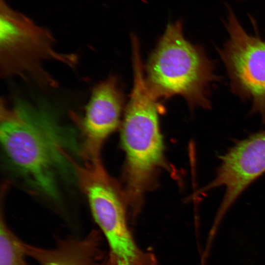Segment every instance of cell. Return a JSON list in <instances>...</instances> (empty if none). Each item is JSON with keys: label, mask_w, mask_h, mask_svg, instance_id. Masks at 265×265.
<instances>
[{"label": "cell", "mask_w": 265, "mask_h": 265, "mask_svg": "<svg viewBox=\"0 0 265 265\" xmlns=\"http://www.w3.org/2000/svg\"><path fill=\"white\" fill-rule=\"evenodd\" d=\"M124 106L118 78L110 76L93 88L83 115L70 112L82 136V155L99 157L103 142L119 125Z\"/></svg>", "instance_id": "cell-8"}, {"label": "cell", "mask_w": 265, "mask_h": 265, "mask_svg": "<svg viewBox=\"0 0 265 265\" xmlns=\"http://www.w3.org/2000/svg\"><path fill=\"white\" fill-rule=\"evenodd\" d=\"M145 69L147 84L158 99L178 95L190 108L211 107L218 77L204 50L185 37L181 21L168 24Z\"/></svg>", "instance_id": "cell-2"}, {"label": "cell", "mask_w": 265, "mask_h": 265, "mask_svg": "<svg viewBox=\"0 0 265 265\" xmlns=\"http://www.w3.org/2000/svg\"><path fill=\"white\" fill-rule=\"evenodd\" d=\"M101 237L92 231L85 238L59 240L51 249L25 243L27 255L40 265H108L101 246Z\"/></svg>", "instance_id": "cell-9"}, {"label": "cell", "mask_w": 265, "mask_h": 265, "mask_svg": "<svg viewBox=\"0 0 265 265\" xmlns=\"http://www.w3.org/2000/svg\"><path fill=\"white\" fill-rule=\"evenodd\" d=\"M140 64L133 67V86L121 130L126 155V188L134 208H137L152 174L163 155L158 99L149 88Z\"/></svg>", "instance_id": "cell-3"}, {"label": "cell", "mask_w": 265, "mask_h": 265, "mask_svg": "<svg viewBox=\"0 0 265 265\" xmlns=\"http://www.w3.org/2000/svg\"><path fill=\"white\" fill-rule=\"evenodd\" d=\"M0 138L7 161L31 187L49 198H59V177L76 176L73 153L79 151L70 128L48 107L17 99L0 105ZM80 152V151H79Z\"/></svg>", "instance_id": "cell-1"}, {"label": "cell", "mask_w": 265, "mask_h": 265, "mask_svg": "<svg viewBox=\"0 0 265 265\" xmlns=\"http://www.w3.org/2000/svg\"><path fill=\"white\" fill-rule=\"evenodd\" d=\"M25 242L9 228L2 216L0 221V265H28Z\"/></svg>", "instance_id": "cell-10"}, {"label": "cell", "mask_w": 265, "mask_h": 265, "mask_svg": "<svg viewBox=\"0 0 265 265\" xmlns=\"http://www.w3.org/2000/svg\"><path fill=\"white\" fill-rule=\"evenodd\" d=\"M75 171L94 218L108 243V265H156L153 256L136 244L123 207L100 159L77 162Z\"/></svg>", "instance_id": "cell-5"}, {"label": "cell", "mask_w": 265, "mask_h": 265, "mask_svg": "<svg viewBox=\"0 0 265 265\" xmlns=\"http://www.w3.org/2000/svg\"><path fill=\"white\" fill-rule=\"evenodd\" d=\"M55 39L47 28L0 0V74L19 77L40 87L54 88L56 81L43 67L56 61L74 68L78 58L74 53L57 52Z\"/></svg>", "instance_id": "cell-4"}, {"label": "cell", "mask_w": 265, "mask_h": 265, "mask_svg": "<svg viewBox=\"0 0 265 265\" xmlns=\"http://www.w3.org/2000/svg\"><path fill=\"white\" fill-rule=\"evenodd\" d=\"M265 172V130L239 140L220 157L215 177L205 190L224 187L217 226L242 192Z\"/></svg>", "instance_id": "cell-7"}, {"label": "cell", "mask_w": 265, "mask_h": 265, "mask_svg": "<svg viewBox=\"0 0 265 265\" xmlns=\"http://www.w3.org/2000/svg\"><path fill=\"white\" fill-rule=\"evenodd\" d=\"M228 38L219 50L231 88L265 122V37L248 33L231 12Z\"/></svg>", "instance_id": "cell-6"}]
</instances>
